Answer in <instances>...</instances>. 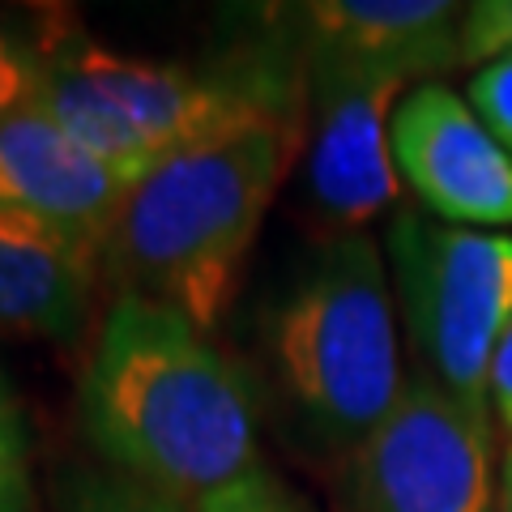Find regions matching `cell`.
Returning a JSON list of instances; mask_svg holds the SVG:
<instances>
[{
	"instance_id": "cell-13",
	"label": "cell",
	"mask_w": 512,
	"mask_h": 512,
	"mask_svg": "<svg viewBox=\"0 0 512 512\" xmlns=\"http://www.w3.org/2000/svg\"><path fill=\"white\" fill-rule=\"evenodd\" d=\"M47 60L52 39L30 35L18 22H0V124L43 99Z\"/></svg>"
},
{
	"instance_id": "cell-3",
	"label": "cell",
	"mask_w": 512,
	"mask_h": 512,
	"mask_svg": "<svg viewBox=\"0 0 512 512\" xmlns=\"http://www.w3.org/2000/svg\"><path fill=\"white\" fill-rule=\"evenodd\" d=\"M52 39L39 107L86 150L141 180L158 163L256 120H303V69L274 47L252 64L192 69L141 60L82 30Z\"/></svg>"
},
{
	"instance_id": "cell-7",
	"label": "cell",
	"mask_w": 512,
	"mask_h": 512,
	"mask_svg": "<svg viewBox=\"0 0 512 512\" xmlns=\"http://www.w3.org/2000/svg\"><path fill=\"white\" fill-rule=\"evenodd\" d=\"M299 69L312 205L333 235L367 231L376 214L397 210L402 175L393 163V111L414 86L342 60H308Z\"/></svg>"
},
{
	"instance_id": "cell-19",
	"label": "cell",
	"mask_w": 512,
	"mask_h": 512,
	"mask_svg": "<svg viewBox=\"0 0 512 512\" xmlns=\"http://www.w3.org/2000/svg\"><path fill=\"white\" fill-rule=\"evenodd\" d=\"M500 512H512V440L500 461Z\"/></svg>"
},
{
	"instance_id": "cell-16",
	"label": "cell",
	"mask_w": 512,
	"mask_h": 512,
	"mask_svg": "<svg viewBox=\"0 0 512 512\" xmlns=\"http://www.w3.org/2000/svg\"><path fill=\"white\" fill-rule=\"evenodd\" d=\"M197 512H312V508L303 504V495H295L274 470L261 466L256 474H248L244 483H235L231 491L205 500Z\"/></svg>"
},
{
	"instance_id": "cell-8",
	"label": "cell",
	"mask_w": 512,
	"mask_h": 512,
	"mask_svg": "<svg viewBox=\"0 0 512 512\" xmlns=\"http://www.w3.org/2000/svg\"><path fill=\"white\" fill-rule=\"evenodd\" d=\"M393 163L423 214L478 231L512 227V158L444 82L414 86L397 103Z\"/></svg>"
},
{
	"instance_id": "cell-6",
	"label": "cell",
	"mask_w": 512,
	"mask_h": 512,
	"mask_svg": "<svg viewBox=\"0 0 512 512\" xmlns=\"http://www.w3.org/2000/svg\"><path fill=\"white\" fill-rule=\"evenodd\" d=\"M338 512H500L495 410L410 372L393 414L342 457Z\"/></svg>"
},
{
	"instance_id": "cell-11",
	"label": "cell",
	"mask_w": 512,
	"mask_h": 512,
	"mask_svg": "<svg viewBox=\"0 0 512 512\" xmlns=\"http://www.w3.org/2000/svg\"><path fill=\"white\" fill-rule=\"evenodd\" d=\"M103 252L0 210V329L73 346L90 325Z\"/></svg>"
},
{
	"instance_id": "cell-12",
	"label": "cell",
	"mask_w": 512,
	"mask_h": 512,
	"mask_svg": "<svg viewBox=\"0 0 512 512\" xmlns=\"http://www.w3.org/2000/svg\"><path fill=\"white\" fill-rule=\"evenodd\" d=\"M56 504L60 512H188L175 500H167V495L107 470L103 461L99 466H82L64 478Z\"/></svg>"
},
{
	"instance_id": "cell-2",
	"label": "cell",
	"mask_w": 512,
	"mask_h": 512,
	"mask_svg": "<svg viewBox=\"0 0 512 512\" xmlns=\"http://www.w3.org/2000/svg\"><path fill=\"white\" fill-rule=\"evenodd\" d=\"M299 146L303 120H256L146 171L107 235L103 282L214 333Z\"/></svg>"
},
{
	"instance_id": "cell-1",
	"label": "cell",
	"mask_w": 512,
	"mask_h": 512,
	"mask_svg": "<svg viewBox=\"0 0 512 512\" xmlns=\"http://www.w3.org/2000/svg\"><path fill=\"white\" fill-rule=\"evenodd\" d=\"M77 419L107 470L188 512L261 470L252 376L192 320L137 295L103 312Z\"/></svg>"
},
{
	"instance_id": "cell-9",
	"label": "cell",
	"mask_w": 512,
	"mask_h": 512,
	"mask_svg": "<svg viewBox=\"0 0 512 512\" xmlns=\"http://www.w3.org/2000/svg\"><path fill=\"white\" fill-rule=\"evenodd\" d=\"M295 64L342 60L410 86L466 64V5L453 0H303L261 9Z\"/></svg>"
},
{
	"instance_id": "cell-14",
	"label": "cell",
	"mask_w": 512,
	"mask_h": 512,
	"mask_svg": "<svg viewBox=\"0 0 512 512\" xmlns=\"http://www.w3.org/2000/svg\"><path fill=\"white\" fill-rule=\"evenodd\" d=\"M0 512H35V474H30V440L18 397L0 376Z\"/></svg>"
},
{
	"instance_id": "cell-18",
	"label": "cell",
	"mask_w": 512,
	"mask_h": 512,
	"mask_svg": "<svg viewBox=\"0 0 512 512\" xmlns=\"http://www.w3.org/2000/svg\"><path fill=\"white\" fill-rule=\"evenodd\" d=\"M491 410L512 440V325H508L500 355H495V367H491Z\"/></svg>"
},
{
	"instance_id": "cell-10",
	"label": "cell",
	"mask_w": 512,
	"mask_h": 512,
	"mask_svg": "<svg viewBox=\"0 0 512 512\" xmlns=\"http://www.w3.org/2000/svg\"><path fill=\"white\" fill-rule=\"evenodd\" d=\"M137 180L86 150L35 103L0 124V210L103 252Z\"/></svg>"
},
{
	"instance_id": "cell-15",
	"label": "cell",
	"mask_w": 512,
	"mask_h": 512,
	"mask_svg": "<svg viewBox=\"0 0 512 512\" xmlns=\"http://www.w3.org/2000/svg\"><path fill=\"white\" fill-rule=\"evenodd\" d=\"M466 99L478 111V120L487 124V133L500 141L512 158V56L478 64V73L466 86Z\"/></svg>"
},
{
	"instance_id": "cell-17",
	"label": "cell",
	"mask_w": 512,
	"mask_h": 512,
	"mask_svg": "<svg viewBox=\"0 0 512 512\" xmlns=\"http://www.w3.org/2000/svg\"><path fill=\"white\" fill-rule=\"evenodd\" d=\"M512 56V0H474L466 5V64Z\"/></svg>"
},
{
	"instance_id": "cell-5",
	"label": "cell",
	"mask_w": 512,
	"mask_h": 512,
	"mask_svg": "<svg viewBox=\"0 0 512 512\" xmlns=\"http://www.w3.org/2000/svg\"><path fill=\"white\" fill-rule=\"evenodd\" d=\"M384 265L410 338V372L491 410V367L512 325V235L397 205L384 222Z\"/></svg>"
},
{
	"instance_id": "cell-4",
	"label": "cell",
	"mask_w": 512,
	"mask_h": 512,
	"mask_svg": "<svg viewBox=\"0 0 512 512\" xmlns=\"http://www.w3.org/2000/svg\"><path fill=\"white\" fill-rule=\"evenodd\" d=\"M397 325L384 248L367 231L329 235L286 286L269 316V376L312 444L346 457L402 402Z\"/></svg>"
}]
</instances>
